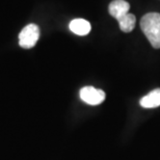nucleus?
I'll list each match as a JSON object with an SVG mask.
<instances>
[{"mask_svg": "<svg viewBox=\"0 0 160 160\" xmlns=\"http://www.w3.org/2000/svg\"><path fill=\"white\" fill-rule=\"evenodd\" d=\"M140 28L155 49L160 48V14L149 12L140 20Z\"/></svg>", "mask_w": 160, "mask_h": 160, "instance_id": "obj_1", "label": "nucleus"}, {"mask_svg": "<svg viewBox=\"0 0 160 160\" xmlns=\"http://www.w3.org/2000/svg\"><path fill=\"white\" fill-rule=\"evenodd\" d=\"M40 38V28L36 24H28L19 34V45L24 49H30L36 46Z\"/></svg>", "mask_w": 160, "mask_h": 160, "instance_id": "obj_2", "label": "nucleus"}, {"mask_svg": "<svg viewBox=\"0 0 160 160\" xmlns=\"http://www.w3.org/2000/svg\"><path fill=\"white\" fill-rule=\"evenodd\" d=\"M80 98L89 105H99L105 100V92L94 86H84L80 89Z\"/></svg>", "mask_w": 160, "mask_h": 160, "instance_id": "obj_3", "label": "nucleus"}, {"mask_svg": "<svg viewBox=\"0 0 160 160\" xmlns=\"http://www.w3.org/2000/svg\"><path fill=\"white\" fill-rule=\"evenodd\" d=\"M130 4L125 0H113L108 6V12L116 20L119 21L124 16L129 14Z\"/></svg>", "mask_w": 160, "mask_h": 160, "instance_id": "obj_4", "label": "nucleus"}, {"mask_svg": "<svg viewBox=\"0 0 160 160\" xmlns=\"http://www.w3.org/2000/svg\"><path fill=\"white\" fill-rule=\"evenodd\" d=\"M70 30L77 36H86L91 31V23L84 19H74L69 25Z\"/></svg>", "mask_w": 160, "mask_h": 160, "instance_id": "obj_5", "label": "nucleus"}, {"mask_svg": "<svg viewBox=\"0 0 160 160\" xmlns=\"http://www.w3.org/2000/svg\"><path fill=\"white\" fill-rule=\"evenodd\" d=\"M139 104L143 108H156L160 106V88L150 92L148 95L140 99Z\"/></svg>", "mask_w": 160, "mask_h": 160, "instance_id": "obj_6", "label": "nucleus"}, {"mask_svg": "<svg viewBox=\"0 0 160 160\" xmlns=\"http://www.w3.org/2000/svg\"><path fill=\"white\" fill-rule=\"evenodd\" d=\"M118 22H119L122 31H124V32H130V31L133 30L134 26H135L136 18L132 14H127L123 18H121Z\"/></svg>", "mask_w": 160, "mask_h": 160, "instance_id": "obj_7", "label": "nucleus"}]
</instances>
